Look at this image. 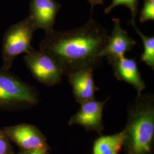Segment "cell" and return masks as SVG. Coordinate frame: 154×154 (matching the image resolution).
I'll list each match as a JSON object with an SVG mask.
<instances>
[{
    "mask_svg": "<svg viewBox=\"0 0 154 154\" xmlns=\"http://www.w3.org/2000/svg\"><path fill=\"white\" fill-rule=\"evenodd\" d=\"M109 34L105 26L90 18L80 28L67 31L54 29L39 44V51L51 57L64 74L82 69L95 70L101 63L100 51L108 41Z\"/></svg>",
    "mask_w": 154,
    "mask_h": 154,
    "instance_id": "1",
    "label": "cell"
},
{
    "mask_svg": "<svg viewBox=\"0 0 154 154\" xmlns=\"http://www.w3.org/2000/svg\"><path fill=\"white\" fill-rule=\"evenodd\" d=\"M123 147L126 154H154V97L141 94L127 107Z\"/></svg>",
    "mask_w": 154,
    "mask_h": 154,
    "instance_id": "2",
    "label": "cell"
},
{
    "mask_svg": "<svg viewBox=\"0 0 154 154\" xmlns=\"http://www.w3.org/2000/svg\"><path fill=\"white\" fill-rule=\"evenodd\" d=\"M34 31L29 16L6 30L2 41V69L9 70L18 55L24 53L27 54L33 49L31 42Z\"/></svg>",
    "mask_w": 154,
    "mask_h": 154,
    "instance_id": "3",
    "label": "cell"
},
{
    "mask_svg": "<svg viewBox=\"0 0 154 154\" xmlns=\"http://www.w3.org/2000/svg\"><path fill=\"white\" fill-rule=\"evenodd\" d=\"M38 103V95L32 86L9 70L0 68V107L33 106Z\"/></svg>",
    "mask_w": 154,
    "mask_h": 154,
    "instance_id": "4",
    "label": "cell"
},
{
    "mask_svg": "<svg viewBox=\"0 0 154 154\" xmlns=\"http://www.w3.org/2000/svg\"><path fill=\"white\" fill-rule=\"evenodd\" d=\"M28 69L39 82L51 87L62 82L64 74L49 55L32 49L23 58Z\"/></svg>",
    "mask_w": 154,
    "mask_h": 154,
    "instance_id": "5",
    "label": "cell"
},
{
    "mask_svg": "<svg viewBox=\"0 0 154 154\" xmlns=\"http://www.w3.org/2000/svg\"><path fill=\"white\" fill-rule=\"evenodd\" d=\"M8 138L16 144L22 151L40 150L49 151L47 139L37 127L22 123L5 127L2 130Z\"/></svg>",
    "mask_w": 154,
    "mask_h": 154,
    "instance_id": "6",
    "label": "cell"
},
{
    "mask_svg": "<svg viewBox=\"0 0 154 154\" xmlns=\"http://www.w3.org/2000/svg\"><path fill=\"white\" fill-rule=\"evenodd\" d=\"M110 98L102 102L95 99L86 101L81 105V108L69 121V125H80L88 131H95L102 135L105 129L103 123V110Z\"/></svg>",
    "mask_w": 154,
    "mask_h": 154,
    "instance_id": "7",
    "label": "cell"
},
{
    "mask_svg": "<svg viewBox=\"0 0 154 154\" xmlns=\"http://www.w3.org/2000/svg\"><path fill=\"white\" fill-rule=\"evenodd\" d=\"M61 8L55 0H30L29 17L35 30L48 33L54 29L55 18Z\"/></svg>",
    "mask_w": 154,
    "mask_h": 154,
    "instance_id": "8",
    "label": "cell"
},
{
    "mask_svg": "<svg viewBox=\"0 0 154 154\" xmlns=\"http://www.w3.org/2000/svg\"><path fill=\"white\" fill-rule=\"evenodd\" d=\"M112 20L113 30L109 36L106 46L99 54L101 58L106 57L108 61L125 55L137 45V42L122 28L121 21L118 18H114Z\"/></svg>",
    "mask_w": 154,
    "mask_h": 154,
    "instance_id": "9",
    "label": "cell"
},
{
    "mask_svg": "<svg viewBox=\"0 0 154 154\" xmlns=\"http://www.w3.org/2000/svg\"><path fill=\"white\" fill-rule=\"evenodd\" d=\"M94 70L90 68L82 69L72 72L67 75L74 97L80 105L95 99V93L99 90L94 82Z\"/></svg>",
    "mask_w": 154,
    "mask_h": 154,
    "instance_id": "10",
    "label": "cell"
},
{
    "mask_svg": "<svg viewBox=\"0 0 154 154\" xmlns=\"http://www.w3.org/2000/svg\"><path fill=\"white\" fill-rule=\"evenodd\" d=\"M108 62L112 66L114 76L118 81L131 85L136 89L138 95L143 93L146 88V84L134 59H129L123 55Z\"/></svg>",
    "mask_w": 154,
    "mask_h": 154,
    "instance_id": "11",
    "label": "cell"
},
{
    "mask_svg": "<svg viewBox=\"0 0 154 154\" xmlns=\"http://www.w3.org/2000/svg\"><path fill=\"white\" fill-rule=\"evenodd\" d=\"M123 130L110 135H100L94 142L93 154H118L123 146Z\"/></svg>",
    "mask_w": 154,
    "mask_h": 154,
    "instance_id": "12",
    "label": "cell"
},
{
    "mask_svg": "<svg viewBox=\"0 0 154 154\" xmlns=\"http://www.w3.org/2000/svg\"><path fill=\"white\" fill-rule=\"evenodd\" d=\"M143 41L144 51L140 60L154 70V37H148L138 29L135 24L131 25Z\"/></svg>",
    "mask_w": 154,
    "mask_h": 154,
    "instance_id": "13",
    "label": "cell"
},
{
    "mask_svg": "<svg viewBox=\"0 0 154 154\" xmlns=\"http://www.w3.org/2000/svg\"><path fill=\"white\" fill-rule=\"evenodd\" d=\"M138 1L139 0H112L111 4L105 9V13L106 14H109L117 6L121 5L126 6L130 10L131 13V18L130 23L131 25L135 24V18L138 11Z\"/></svg>",
    "mask_w": 154,
    "mask_h": 154,
    "instance_id": "14",
    "label": "cell"
},
{
    "mask_svg": "<svg viewBox=\"0 0 154 154\" xmlns=\"http://www.w3.org/2000/svg\"><path fill=\"white\" fill-rule=\"evenodd\" d=\"M154 20V0H144V4L140 13L139 21L144 23Z\"/></svg>",
    "mask_w": 154,
    "mask_h": 154,
    "instance_id": "15",
    "label": "cell"
},
{
    "mask_svg": "<svg viewBox=\"0 0 154 154\" xmlns=\"http://www.w3.org/2000/svg\"><path fill=\"white\" fill-rule=\"evenodd\" d=\"M11 146L9 139L3 130H0V154H11Z\"/></svg>",
    "mask_w": 154,
    "mask_h": 154,
    "instance_id": "16",
    "label": "cell"
},
{
    "mask_svg": "<svg viewBox=\"0 0 154 154\" xmlns=\"http://www.w3.org/2000/svg\"><path fill=\"white\" fill-rule=\"evenodd\" d=\"M88 2H90L91 5V15L90 17L92 15V13L93 11L94 8L96 5H102L103 4V0H88Z\"/></svg>",
    "mask_w": 154,
    "mask_h": 154,
    "instance_id": "17",
    "label": "cell"
},
{
    "mask_svg": "<svg viewBox=\"0 0 154 154\" xmlns=\"http://www.w3.org/2000/svg\"><path fill=\"white\" fill-rule=\"evenodd\" d=\"M46 151L40 150H32V151H22L21 150L19 154H44Z\"/></svg>",
    "mask_w": 154,
    "mask_h": 154,
    "instance_id": "18",
    "label": "cell"
},
{
    "mask_svg": "<svg viewBox=\"0 0 154 154\" xmlns=\"http://www.w3.org/2000/svg\"><path fill=\"white\" fill-rule=\"evenodd\" d=\"M44 154H50L49 152H48V151H46V152H45Z\"/></svg>",
    "mask_w": 154,
    "mask_h": 154,
    "instance_id": "19",
    "label": "cell"
},
{
    "mask_svg": "<svg viewBox=\"0 0 154 154\" xmlns=\"http://www.w3.org/2000/svg\"></svg>",
    "mask_w": 154,
    "mask_h": 154,
    "instance_id": "20",
    "label": "cell"
}]
</instances>
